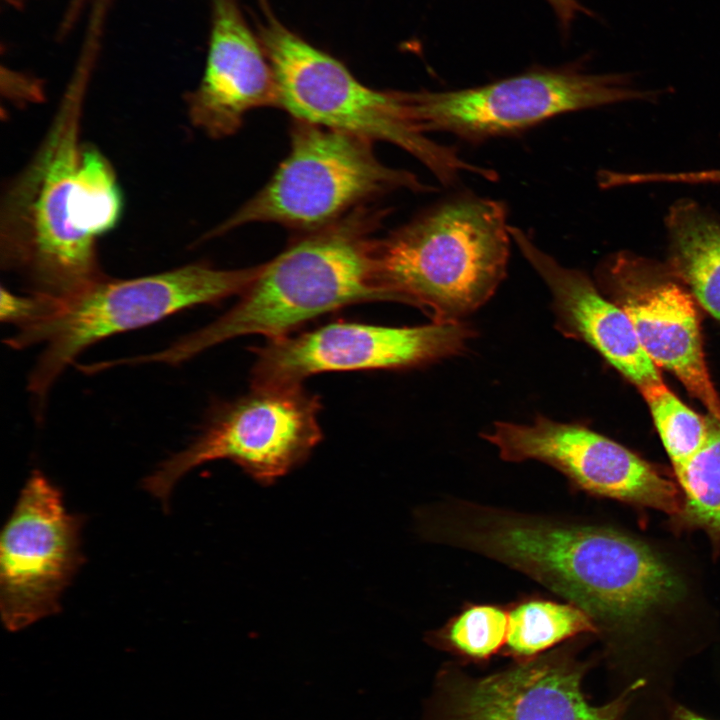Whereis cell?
Masks as SVG:
<instances>
[{"mask_svg":"<svg viewBox=\"0 0 720 720\" xmlns=\"http://www.w3.org/2000/svg\"><path fill=\"white\" fill-rule=\"evenodd\" d=\"M91 68V61L80 60L40 144L1 197L2 268L29 293L52 299L106 277L97 242L123 209L112 164L81 139Z\"/></svg>","mask_w":720,"mask_h":720,"instance_id":"6da1fadb","label":"cell"},{"mask_svg":"<svg viewBox=\"0 0 720 720\" xmlns=\"http://www.w3.org/2000/svg\"><path fill=\"white\" fill-rule=\"evenodd\" d=\"M426 542L494 560L586 613L618 627L672 594L670 569L649 547L617 530L460 498L429 503L420 519Z\"/></svg>","mask_w":720,"mask_h":720,"instance_id":"7a4b0ae2","label":"cell"},{"mask_svg":"<svg viewBox=\"0 0 720 720\" xmlns=\"http://www.w3.org/2000/svg\"><path fill=\"white\" fill-rule=\"evenodd\" d=\"M357 208L293 242L261 269L229 311L168 347L131 358L133 365H177L237 336L288 335L341 307L391 301L378 285L372 231L379 215Z\"/></svg>","mask_w":720,"mask_h":720,"instance_id":"3957f363","label":"cell"},{"mask_svg":"<svg viewBox=\"0 0 720 720\" xmlns=\"http://www.w3.org/2000/svg\"><path fill=\"white\" fill-rule=\"evenodd\" d=\"M502 201L461 194L375 239L378 285L433 323L463 322L503 281L509 258Z\"/></svg>","mask_w":720,"mask_h":720,"instance_id":"277c9868","label":"cell"},{"mask_svg":"<svg viewBox=\"0 0 720 720\" xmlns=\"http://www.w3.org/2000/svg\"><path fill=\"white\" fill-rule=\"evenodd\" d=\"M261 265L217 269L193 263L130 279H103L63 299H53L47 313L16 329L5 343L13 349L42 345L28 377L38 402L75 359L107 337L145 327L172 314L241 294Z\"/></svg>","mask_w":720,"mask_h":720,"instance_id":"5b68a950","label":"cell"},{"mask_svg":"<svg viewBox=\"0 0 720 720\" xmlns=\"http://www.w3.org/2000/svg\"><path fill=\"white\" fill-rule=\"evenodd\" d=\"M260 3L259 34L274 72L277 106L294 120L394 144L444 185L466 172L495 178L493 170L465 161L454 147L421 133L410 117L406 92L365 86L338 60L284 27L265 0Z\"/></svg>","mask_w":720,"mask_h":720,"instance_id":"8992f818","label":"cell"},{"mask_svg":"<svg viewBox=\"0 0 720 720\" xmlns=\"http://www.w3.org/2000/svg\"><path fill=\"white\" fill-rule=\"evenodd\" d=\"M400 189L433 190L415 174L383 164L372 141L294 120L289 153L270 180L202 239L263 222L314 231Z\"/></svg>","mask_w":720,"mask_h":720,"instance_id":"52a82bcc","label":"cell"},{"mask_svg":"<svg viewBox=\"0 0 720 720\" xmlns=\"http://www.w3.org/2000/svg\"><path fill=\"white\" fill-rule=\"evenodd\" d=\"M320 407L301 384L252 386L248 394L219 407L190 445L144 480V489L166 505L184 475L219 459L270 485L302 464L320 442Z\"/></svg>","mask_w":720,"mask_h":720,"instance_id":"ba28073f","label":"cell"},{"mask_svg":"<svg viewBox=\"0 0 720 720\" xmlns=\"http://www.w3.org/2000/svg\"><path fill=\"white\" fill-rule=\"evenodd\" d=\"M618 75L534 70L486 85L406 92L420 132H446L479 142L527 130L555 116L641 99Z\"/></svg>","mask_w":720,"mask_h":720,"instance_id":"9c48e42d","label":"cell"},{"mask_svg":"<svg viewBox=\"0 0 720 720\" xmlns=\"http://www.w3.org/2000/svg\"><path fill=\"white\" fill-rule=\"evenodd\" d=\"M84 519L67 511L41 471L27 479L0 540V610L11 632L61 609L60 598L84 561Z\"/></svg>","mask_w":720,"mask_h":720,"instance_id":"30bf717a","label":"cell"},{"mask_svg":"<svg viewBox=\"0 0 720 720\" xmlns=\"http://www.w3.org/2000/svg\"><path fill=\"white\" fill-rule=\"evenodd\" d=\"M474 336L464 322L388 327L335 322L254 350L252 386L293 385L329 371L404 369L463 352Z\"/></svg>","mask_w":720,"mask_h":720,"instance_id":"8fae6325","label":"cell"},{"mask_svg":"<svg viewBox=\"0 0 720 720\" xmlns=\"http://www.w3.org/2000/svg\"><path fill=\"white\" fill-rule=\"evenodd\" d=\"M481 436L502 460L542 462L588 493L668 513L680 510L672 482L624 446L583 425L537 416L530 424L496 422Z\"/></svg>","mask_w":720,"mask_h":720,"instance_id":"7c38bea8","label":"cell"},{"mask_svg":"<svg viewBox=\"0 0 720 720\" xmlns=\"http://www.w3.org/2000/svg\"><path fill=\"white\" fill-rule=\"evenodd\" d=\"M583 665L567 655L538 656L447 692L440 720H622L638 680L611 702L591 705L582 691Z\"/></svg>","mask_w":720,"mask_h":720,"instance_id":"4fadbf2b","label":"cell"},{"mask_svg":"<svg viewBox=\"0 0 720 720\" xmlns=\"http://www.w3.org/2000/svg\"><path fill=\"white\" fill-rule=\"evenodd\" d=\"M602 276L652 362L673 373L720 421V398L708 373L691 294L651 265L627 255L607 262Z\"/></svg>","mask_w":720,"mask_h":720,"instance_id":"5bb4252c","label":"cell"},{"mask_svg":"<svg viewBox=\"0 0 720 720\" xmlns=\"http://www.w3.org/2000/svg\"><path fill=\"white\" fill-rule=\"evenodd\" d=\"M204 75L186 96L191 123L212 138L233 135L253 109L277 106V86L266 52L246 25L236 0H213Z\"/></svg>","mask_w":720,"mask_h":720,"instance_id":"9a60e30c","label":"cell"},{"mask_svg":"<svg viewBox=\"0 0 720 720\" xmlns=\"http://www.w3.org/2000/svg\"><path fill=\"white\" fill-rule=\"evenodd\" d=\"M508 231L549 288L556 327L564 336L589 344L638 388L662 381L623 308L604 298L584 272L542 251L522 229L509 225Z\"/></svg>","mask_w":720,"mask_h":720,"instance_id":"2e32d148","label":"cell"},{"mask_svg":"<svg viewBox=\"0 0 720 720\" xmlns=\"http://www.w3.org/2000/svg\"><path fill=\"white\" fill-rule=\"evenodd\" d=\"M666 223L673 274L720 322V223L688 201L673 206Z\"/></svg>","mask_w":720,"mask_h":720,"instance_id":"e0dca14e","label":"cell"},{"mask_svg":"<svg viewBox=\"0 0 720 720\" xmlns=\"http://www.w3.org/2000/svg\"><path fill=\"white\" fill-rule=\"evenodd\" d=\"M506 651L528 661L583 633H595L591 618L575 605L543 597L520 599L508 607Z\"/></svg>","mask_w":720,"mask_h":720,"instance_id":"ac0fdd59","label":"cell"},{"mask_svg":"<svg viewBox=\"0 0 720 720\" xmlns=\"http://www.w3.org/2000/svg\"><path fill=\"white\" fill-rule=\"evenodd\" d=\"M709 428L702 446L674 469L684 492L689 518L720 535V421L708 417Z\"/></svg>","mask_w":720,"mask_h":720,"instance_id":"d6986e66","label":"cell"},{"mask_svg":"<svg viewBox=\"0 0 720 720\" xmlns=\"http://www.w3.org/2000/svg\"><path fill=\"white\" fill-rule=\"evenodd\" d=\"M508 626V608L470 603L433 631L429 640L459 656L484 661L505 646Z\"/></svg>","mask_w":720,"mask_h":720,"instance_id":"ffe728a7","label":"cell"},{"mask_svg":"<svg viewBox=\"0 0 720 720\" xmlns=\"http://www.w3.org/2000/svg\"><path fill=\"white\" fill-rule=\"evenodd\" d=\"M674 469L704 443L709 422L685 405L663 381L639 388Z\"/></svg>","mask_w":720,"mask_h":720,"instance_id":"44dd1931","label":"cell"},{"mask_svg":"<svg viewBox=\"0 0 720 720\" xmlns=\"http://www.w3.org/2000/svg\"><path fill=\"white\" fill-rule=\"evenodd\" d=\"M50 302L51 299L45 296L18 295L2 287L0 319L16 329L27 327L45 315Z\"/></svg>","mask_w":720,"mask_h":720,"instance_id":"7402d4cb","label":"cell"},{"mask_svg":"<svg viewBox=\"0 0 720 720\" xmlns=\"http://www.w3.org/2000/svg\"><path fill=\"white\" fill-rule=\"evenodd\" d=\"M649 183L720 184V169L681 172H650Z\"/></svg>","mask_w":720,"mask_h":720,"instance_id":"603a6c76","label":"cell"},{"mask_svg":"<svg viewBox=\"0 0 720 720\" xmlns=\"http://www.w3.org/2000/svg\"><path fill=\"white\" fill-rule=\"evenodd\" d=\"M554 9L563 25H568L578 12L585 9L576 0H546Z\"/></svg>","mask_w":720,"mask_h":720,"instance_id":"cb8c5ba5","label":"cell"},{"mask_svg":"<svg viewBox=\"0 0 720 720\" xmlns=\"http://www.w3.org/2000/svg\"><path fill=\"white\" fill-rule=\"evenodd\" d=\"M668 720H708L700 715L692 712L691 710L678 706L676 707Z\"/></svg>","mask_w":720,"mask_h":720,"instance_id":"d4e9b609","label":"cell"},{"mask_svg":"<svg viewBox=\"0 0 720 720\" xmlns=\"http://www.w3.org/2000/svg\"><path fill=\"white\" fill-rule=\"evenodd\" d=\"M83 1L84 0H73L71 10H70V15L68 17L69 19L71 18V15H74V13L78 10V7H80L82 5Z\"/></svg>","mask_w":720,"mask_h":720,"instance_id":"484cf974","label":"cell"}]
</instances>
